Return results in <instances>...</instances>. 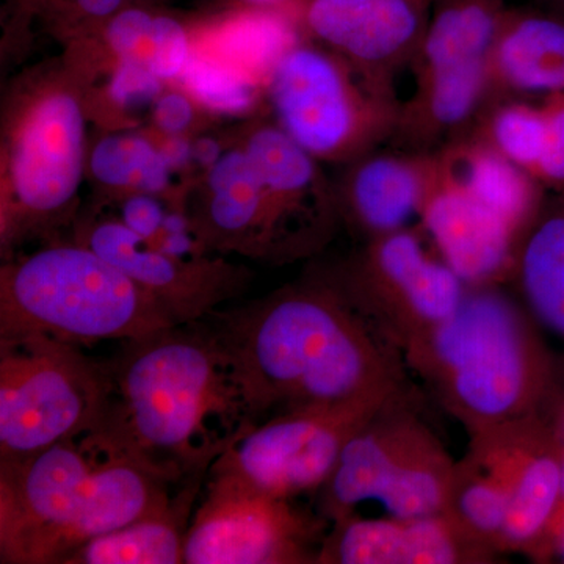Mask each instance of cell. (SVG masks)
Listing matches in <instances>:
<instances>
[{"label": "cell", "instance_id": "32", "mask_svg": "<svg viewBox=\"0 0 564 564\" xmlns=\"http://www.w3.org/2000/svg\"><path fill=\"white\" fill-rule=\"evenodd\" d=\"M152 21L154 17L140 9L121 10L111 17L106 29V41L118 61L147 65Z\"/></svg>", "mask_w": 564, "mask_h": 564}, {"label": "cell", "instance_id": "22", "mask_svg": "<svg viewBox=\"0 0 564 564\" xmlns=\"http://www.w3.org/2000/svg\"><path fill=\"white\" fill-rule=\"evenodd\" d=\"M521 284L534 317L564 337V214L545 218L530 234Z\"/></svg>", "mask_w": 564, "mask_h": 564}, {"label": "cell", "instance_id": "11", "mask_svg": "<svg viewBox=\"0 0 564 564\" xmlns=\"http://www.w3.org/2000/svg\"><path fill=\"white\" fill-rule=\"evenodd\" d=\"M375 328L406 347L452 317L467 292L447 265L433 261L413 234H386L373 245L350 282L339 285Z\"/></svg>", "mask_w": 564, "mask_h": 564}, {"label": "cell", "instance_id": "6", "mask_svg": "<svg viewBox=\"0 0 564 564\" xmlns=\"http://www.w3.org/2000/svg\"><path fill=\"white\" fill-rule=\"evenodd\" d=\"M107 361L47 334L0 337V463L20 462L101 423Z\"/></svg>", "mask_w": 564, "mask_h": 564}, {"label": "cell", "instance_id": "3", "mask_svg": "<svg viewBox=\"0 0 564 564\" xmlns=\"http://www.w3.org/2000/svg\"><path fill=\"white\" fill-rule=\"evenodd\" d=\"M173 484L99 423L0 463V563L63 564L93 538L173 499Z\"/></svg>", "mask_w": 564, "mask_h": 564}, {"label": "cell", "instance_id": "20", "mask_svg": "<svg viewBox=\"0 0 564 564\" xmlns=\"http://www.w3.org/2000/svg\"><path fill=\"white\" fill-rule=\"evenodd\" d=\"M421 169L410 161L377 158L364 163L351 182L355 217L364 228L386 236L400 231L423 209L426 198Z\"/></svg>", "mask_w": 564, "mask_h": 564}, {"label": "cell", "instance_id": "10", "mask_svg": "<svg viewBox=\"0 0 564 564\" xmlns=\"http://www.w3.org/2000/svg\"><path fill=\"white\" fill-rule=\"evenodd\" d=\"M400 393L274 415L240 437L209 470L240 475L285 499L318 492L348 441Z\"/></svg>", "mask_w": 564, "mask_h": 564}, {"label": "cell", "instance_id": "7", "mask_svg": "<svg viewBox=\"0 0 564 564\" xmlns=\"http://www.w3.org/2000/svg\"><path fill=\"white\" fill-rule=\"evenodd\" d=\"M456 466L443 444L402 402L381 406L345 445L322 486V513L329 521L380 502L392 518L443 514L451 502Z\"/></svg>", "mask_w": 564, "mask_h": 564}, {"label": "cell", "instance_id": "41", "mask_svg": "<svg viewBox=\"0 0 564 564\" xmlns=\"http://www.w3.org/2000/svg\"><path fill=\"white\" fill-rule=\"evenodd\" d=\"M555 2H556V3H560V6H562V7H563V9H564V0H555Z\"/></svg>", "mask_w": 564, "mask_h": 564}, {"label": "cell", "instance_id": "15", "mask_svg": "<svg viewBox=\"0 0 564 564\" xmlns=\"http://www.w3.org/2000/svg\"><path fill=\"white\" fill-rule=\"evenodd\" d=\"M323 538L317 563L451 564L473 562L481 547L447 513L419 519L347 516Z\"/></svg>", "mask_w": 564, "mask_h": 564}, {"label": "cell", "instance_id": "34", "mask_svg": "<svg viewBox=\"0 0 564 564\" xmlns=\"http://www.w3.org/2000/svg\"><path fill=\"white\" fill-rule=\"evenodd\" d=\"M155 126L166 135H182L195 120V107L187 95L180 91L162 93L152 104Z\"/></svg>", "mask_w": 564, "mask_h": 564}, {"label": "cell", "instance_id": "14", "mask_svg": "<svg viewBox=\"0 0 564 564\" xmlns=\"http://www.w3.org/2000/svg\"><path fill=\"white\" fill-rule=\"evenodd\" d=\"M533 419L474 437L502 464L510 508L500 545L525 547L549 533L560 507L563 447Z\"/></svg>", "mask_w": 564, "mask_h": 564}, {"label": "cell", "instance_id": "16", "mask_svg": "<svg viewBox=\"0 0 564 564\" xmlns=\"http://www.w3.org/2000/svg\"><path fill=\"white\" fill-rule=\"evenodd\" d=\"M433 0H313L315 36L362 65H386L422 41Z\"/></svg>", "mask_w": 564, "mask_h": 564}, {"label": "cell", "instance_id": "39", "mask_svg": "<svg viewBox=\"0 0 564 564\" xmlns=\"http://www.w3.org/2000/svg\"><path fill=\"white\" fill-rule=\"evenodd\" d=\"M242 2L250 3L252 7H262V9H265V7L278 6L282 0H242Z\"/></svg>", "mask_w": 564, "mask_h": 564}, {"label": "cell", "instance_id": "28", "mask_svg": "<svg viewBox=\"0 0 564 564\" xmlns=\"http://www.w3.org/2000/svg\"><path fill=\"white\" fill-rule=\"evenodd\" d=\"M489 63L432 70L426 77L423 107L437 128H455L473 115L484 95Z\"/></svg>", "mask_w": 564, "mask_h": 564}, {"label": "cell", "instance_id": "23", "mask_svg": "<svg viewBox=\"0 0 564 564\" xmlns=\"http://www.w3.org/2000/svg\"><path fill=\"white\" fill-rule=\"evenodd\" d=\"M245 151L261 177L263 187L276 204L296 247L302 250V240L289 225V215L295 209L296 199L313 185V154L296 143L284 129L276 128H262L252 132Z\"/></svg>", "mask_w": 564, "mask_h": 564}, {"label": "cell", "instance_id": "8", "mask_svg": "<svg viewBox=\"0 0 564 564\" xmlns=\"http://www.w3.org/2000/svg\"><path fill=\"white\" fill-rule=\"evenodd\" d=\"M85 169V115L68 90L41 93L22 111L9 158L2 250L61 225Z\"/></svg>", "mask_w": 564, "mask_h": 564}, {"label": "cell", "instance_id": "13", "mask_svg": "<svg viewBox=\"0 0 564 564\" xmlns=\"http://www.w3.org/2000/svg\"><path fill=\"white\" fill-rule=\"evenodd\" d=\"M281 129L313 155H336L361 137L364 107L344 69L310 47H292L270 74Z\"/></svg>", "mask_w": 564, "mask_h": 564}, {"label": "cell", "instance_id": "5", "mask_svg": "<svg viewBox=\"0 0 564 564\" xmlns=\"http://www.w3.org/2000/svg\"><path fill=\"white\" fill-rule=\"evenodd\" d=\"M174 325L182 323L161 300L79 242L41 248L0 273V337L122 343Z\"/></svg>", "mask_w": 564, "mask_h": 564}, {"label": "cell", "instance_id": "24", "mask_svg": "<svg viewBox=\"0 0 564 564\" xmlns=\"http://www.w3.org/2000/svg\"><path fill=\"white\" fill-rule=\"evenodd\" d=\"M88 166L99 184L117 191L158 195L172 181V169L161 148L135 133L104 137L93 148Z\"/></svg>", "mask_w": 564, "mask_h": 564}, {"label": "cell", "instance_id": "31", "mask_svg": "<svg viewBox=\"0 0 564 564\" xmlns=\"http://www.w3.org/2000/svg\"><path fill=\"white\" fill-rule=\"evenodd\" d=\"M107 93L110 101L121 110L139 111L158 101L162 95V79L143 63L118 61Z\"/></svg>", "mask_w": 564, "mask_h": 564}, {"label": "cell", "instance_id": "27", "mask_svg": "<svg viewBox=\"0 0 564 564\" xmlns=\"http://www.w3.org/2000/svg\"><path fill=\"white\" fill-rule=\"evenodd\" d=\"M181 80L196 101L221 115L245 113L258 96L252 77L217 57H191Z\"/></svg>", "mask_w": 564, "mask_h": 564}, {"label": "cell", "instance_id": "38", "mask_svg": "<svg viewBox=\"0 0 564 564\" xmlns=\"http://www.w3.org/2000/svg\"><path fill=\"white\" fill-rule=\"evenodd\" d=\"M84 13L95 18L113 17L120 10L122 0H76Z\"/></svg>", "mask_w": 564, "mask_h": 564}, {"label": "cell", "instance_id": "21", "mask_svg": "<svg viewBox=\"0 0 564 564\" xmlns=\"http://www.w3.org/2000/svg\"><path fill=\"white\" fill-rule=\"evenodd\" d=\"M510 508V480L503 467L485 448L456 466L447 513L478 544L500 545Z\"/></svg>", "mask_w": 564, "mask_h": 564}, {"label": "cell", "instance_id": "18", "mask_svg": "<svg viewBox=\"0 0 564 564\" xmlns=\"http://www.w3.org/2000/svg\"><path fill=\"white\" fill-rule=\"evenodd\" d=\"M204 480L181 485L169 503L131 524L93 538L63 564H184L185 536Z\"/></svg>", "mask_w": 564, "mask_h": 564}, {"label": "cell", "instance_id": "2", "mask_svg": "<svg viewBox=\"0 0 564 564\" xmlns=\"http://www.w3.org/2000/svg\"><path fill=\"white\" fill-rule=\"evenodd\" d=\"M107 367L111 389L102 425L170 484L206 478L258 425L206 318L122 340Z\"/></svg>", "mask_w": 564, "mask_h": 564}, {"label": "cell", "instance_id": "36", "mask_svg": "<svg viewBox=\"0 0 564 564\" xmlns=\"http://www.w3.org/2000/svg\"><path fill=\"white\" fill-rule=\"evenodd\" d=\"M161 152L172 172L185 169L193 162V143L182 135L170 137V140L162 144Z\"/></svg>", "mask_w": 564, "mask_h": 564}, {"label": "cell", "instance_id": "12", "mask_svg": "<svg viewBox=\"0 0 564 564\" xmlns=\"http://www.w3.org/2000/svg\"><path fill=\"white\" fill-rule=\"evenodd\" d=\"M79 243L161 300L181 323L209 317L234 299L245 282L242 273L220 259L176 258L120 220L95 223Z\"/></svg>", "mask_w": 564, "mask_h": 564}, {"label": "cell", "instance_id": "37", "mask_svg": "<svg viewBox=\"0 0 564 564\" xmlns=\"http://www.w3.org/2000/svg\"><path fill=\"white\" fill-rule=\"evenodd\" d=\"M221 147L217 140L204 139L196 140L193 143V162L198 163L204 169H212L221 158Z\"/></svg>", "mask_w": 564, "mask_h": 564}, {"label": "cell", "instance_id": "9", "mask_svg": "<svg viewBox=\"0 0 564 564\" xmlns=\"http://www.w3.org/2000/svg\"><path fill=\"white\" fill-rule=\"evenodd\" d=\"M322 522L295 499L225 470H209L193 510L184 564L317 563Z\"/></svg>", "mask_w": 564, "mask_h": 564}, {"label": "cell", "instance_id": "29", "mask_svg": "<svg viewBox=\"0 0 564 564\" xmlns=\"http://www.w3.org/2000/svg\"><path fill=\"white\" fill-rule=\"evenodd\" d=\"M496 150L511 162L536 172L547 143V117L525 106L505 107L492 122Z\"/></svg>", "mask_w": 564, "mask_h": 564}, {"label": "cell", "instance_id": "1", "mask_svg": "<svg viewBox=\"0 0 564 564\" xmlns=\"http://www.w3.org/2000/svg\"><path fill=\"white\" fill-rule=\"evenodd\" d=\"M206 318L258 423L402 392V372L383 334L337 285L282 289Z\"/></svg>", "mask_w": 564, "mask_h": 564}, {"label": "cell", "instance_id": "33", "mask_svg": "<svg viewBox=\"0 0 564 564\" xmlns=\"http://www.w3.org/2000/svg\"><path fill=\"white\" fill-rule=\"evenodd\" d=\"M166 212L152 193L135 192L124 199L120 221L143 239L152 240L161 232Z\"/></svg>", "mask_w": 564, "mask_h": 564}, {"label": "cell", "instance_id": "30", "mask_svg": "<svg viewBox=\"0 0 564 564\" xmlns=\"http://www.w3.org/2000/svg\"><path fill=\"white\" fill-rule=\"evenodd\" d=\"M191 57V41L181 22L170 17H154L148 50V68L162 80L176 79L181 77Z\"/></svg>", "mask_w": 564, "mask_h": 564}, {"label": "cell", "instance_id": "4", "mask_svg": "<svg viewBox=\"0 0 564 564\" xmlns=\"http://www.w3.org/2000/svg\"><path fill=\"white\" fill-rule=\"evenodd\" d=\"M408 358L474 437L532 419L549 381L532 323L503 293L478 289L406 345Z\"/></svg>", "mask_w": 564, "mask_h": 564}, {"label": "cell", "instance_id": "26", "mask_svg": "<svg viewBox=\"0 0 564 564\" xmlns=\"http://www.w3.org/2000/svg\"><path fill=\"white\" fill-rule=\"evenodd\" d=\"M462 184L474 198L518 228L532 203V188L521 166L499 151L477 150L464 162Z\"/></svg>", "mask_w": 564, "mask_h": 564}, {"label": "cell", "instance_id": "25", "mask_svg": "<svg viewBox=\"0 0 564 564\" xmlns=\"http://www.w3.org/2000/svg\"><path fill=\"white\" fill-rule=\"evenodd\" d=\"M214 46L220 51V61L243 70L252 79L259 74H272L281 58L295 47L288 22L265 11L225 22L215 33Z\"/></svg>", "mask_w": 564, "mask_h": 564}, {"label": "cell", "instance_id": "40", "mask_svg": "<svg viewBox=\"0 0 564 564\" xmlns=\"http://www.w3.org/2000/svg\"><path fill=\"white\" fill-rule=\"evenodd\" d=\"M560 511H564V447L562 455V491H560V507L556 513H560Z\"/></svg>", "mask_w": 564, "mask_h": 564}, {"label": "cell", "instance_id": "17", "mask_svg": "<svg viewBox=\"0 0 564 564\" xmlns=\"http://www.w3.org/2000/svg\"><path fill=\"white\" fill-rule=\"evenodd\" d=\"M422 212L444 262L464 282L484 284L508 265L513 226L458 182L430 193Z\"/></svg>", "mask_w": 564, "mask_h": 564}, {"label": "cell", "instance_id": "19", "mask_svg": "<svg viewBox=\"0 0 564 564\" xmlns=\"http://www.w3.org/2000/svg\"><path fill=\"white\" fill-rule=\"evenodd\" d=\"M492 54L496 68L511 87L564 91V22L508 13Z\"/></svg>", "mask_w": 564, "mask_h": 564}, {"label": "cell", "instance_id": "35", "mask_svg": "<svg viewBox=\"0 0 564 564\" xmlns=\"http://www.w3.org/2000/svg\"><path fill=\"white\" fill-rule=\"evenodd\" d=\"M547 143L536 172L545 180L564 181V99L547 111Z\"/></svg>", "mask_w": 564, "mask_h": 564}]
</instances>
